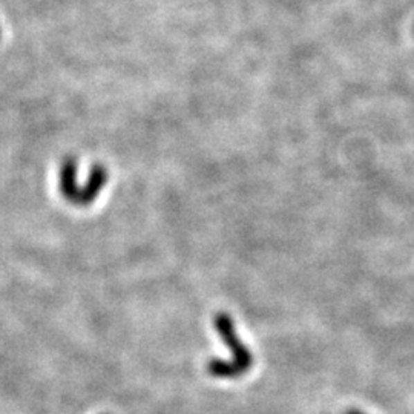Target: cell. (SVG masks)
Returning <instances> with one entry per match:
<instances>
[{"label": "cell", "mask_w": 414, "mask_h": 414, "mask_svg": "<svg viewBox=\"0 0 414 414\" xmlns=\"http://www.w3.org/2000/svg\"><path fill=\"white\" fill-rule=\"evenodd\" d=\"M215 328L223 338L226 345L231 348L233 354L232 361H221L212 359L207 363V371L213 377H221V379H237L238 376L247 373L251 370L253 358L251 350H249L240 341L237 330H235L233 319L227 313H218L215 316Z\"/></svg>", "instance_id": "1"}, {"label": "cell", "mask_w": 414, "mask_h": 414, "mask_svg": "<svg viewBox=\"0 0 414 414\" xmlns=\"http://www.w3.org/2000/svg\"><path fill=\"white\" fill-rule=\"evenodd\" d=\"M109 172L105 166H94L91 169V172L87 178V181L83 184L77 183L71 170L69 160L63 161L60 166L59 174V188L62 195L68 199L75 207H88L100 197V192L105 189V186L108 184Z\"/></svg>", "instance_id": "2"}, {"label": "cell", "mask_w": 414, "mask_h": 414, "mask_svg": "<svg viewBox=\"0 0 414 414\" xmlns=\"http://www.w3.org/2000/svg\"><path fill=\"white\" fill-rule=\"evenodd\" d=\"M347 414H363V413L359 410H350V411H347Z\"/></svg>", "instance_id": "3"}, {"label": "cell", "mask_w": 414, "mask_h": 414, "mask_svg": "<svg viewBox=\"0 0 414 414\" xmlns=\"http://www.w3.org/2000/svg\"><path fill=\"white\" fill-rule=\"evenodd\" d=\"M0 34H2V31H0Z\"/></svg>", "instance_id": "4"}]
</instances>
